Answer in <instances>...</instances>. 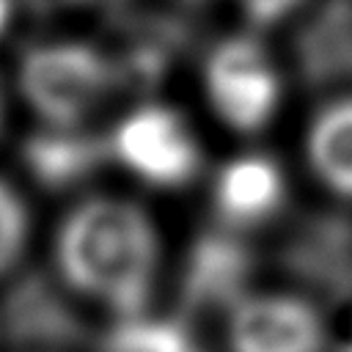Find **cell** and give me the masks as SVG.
I'll use <instances>...</instances> for the list:
<instances>
[{"mask_svg": "<svg viewBox=\"0 0 352 352\" xmlns=\"http://www.w3.org/2000/svg\"><path fill=\"white\" fill-rule=\"evenodd\" d=\"M58 267L69 286L118 316L143 314L157 270V234L146 212L118 198L82 201L58 231Z\"/></svg>", "mask_w": 352, "mask_h": 352, "instance_id": "cell-1", "label": "cell"}, {"mask_svg": "<svg viewBox=\"0 0 352 352\" xmlns=\"http://www.w3.org/2000/svg\"><path fill=\"white\" fill-rule=\"evenodd\" d=\"M118 82L116 60L80 41L38 44L19 63V88L50 126H77Z\"/></svg>", "mask_w": 352, "mask_h": 352, "instance_id": "cell-2", "label": "cell"}, {"mask_svg": "<svg viewBox=\"0 0 352 352\" xmlns=\"http://www.w3.org/2000/svg\"><path fill=\"white\" fill-rule=\"evenodd\" d=\"M206 88L217 116L239 132L261 129L278 107L280 80L264 47L250 36L217 44L206 60Z\"/></svg>", "mask_w": 352, "mask_h": 352, "instance_id": "cell-3", "label": "cell"}, {"mask_svg": "<svg viewBox=\"0 0 352 352\" xmlns=\"http://www.w3.org/2000/svg\"><path fill=\"white\" fill-rule=\"evenodd\" d=\"M113 157L157 187H182L201 168L198 143L187 121L162 104H143L110 135Z\"/></svg>", "mask_w": 352, "mask_h": 352, "instance_id": "cell-4", "label": "cell"}, {"mask_svg": "<svg viewBox=\"0 0 352 352\" xmlns=\"http://www.w3.org/2000/svg\"><path fill=\"white\" fill-rule=\"evenodd\" d=\"M256 256L236 228L220 226L204 231L184 261L182 272V316L192 319L195 314L220 311L228 314L248 297L245 289L253 278Z\"/></svg>", "mask_w": 352, "mask_h": 352, "instance_id": "cell-5", "label": "cell"}, {"mask_svg": "<svg viewBox=\"0 0 352 352\" xmlns=\"http://www.w3.org/2000/svg\"><path fill=\"white\" fill-rule=\"evenodd\" d=\"M0 333L19 349H74L85 344L88 330L60 286L33 270L19 275L0 302Z\"/></svg>", "mask_w": 352, "mask_h": 352, "instance_id": "cell-6", "label": "cell"}, {"mask_svg": "<svg viewBox=\"0 0 352 352\" xmlns=\"http://www.w3.org/2000/svg\"><path fill=\"white\" fill-rule=\"evenodd\" d=\"M280 264L316 297L352 300V217L344 212L305 217L283 242Z\"/></svg>", "mask_w": 352, "mask_h": 352, "instance_id": "cell-7", "label": "cell"}, {"mask_svg": "<svg viewBox=\"0 0 352 352\" xmlns=\"http://www.w3.org/2000/svg\"><path fill=\"white\" fill-rule=\"evenodd\" d=\"M319 311L297 297H245L228 314L231 352H324Z\"/></svg>", "mask_w": 352, "mask_h": 352, "instance_id": "cell-8", "label": "cell"}, {"mask_svg": "<svg viewBox=\"0 0 352 352\" xmlns=\"http://www.w3.org/2000/svg\"><path fill=\"white\" fill-rule=\"evenodd\" d=\"M113 157V140L77 126H50L30 135L22 146V162L47 190H66L94 176Z\"/></svg>", "mask_w": 352, "mask_h": 352, "instance_id": "cell-9", "label": "cell"}, {"mask_svg": "<svg viewBox=\"0 0 352 352\" xmlns=\"http://www.w3.org/2000/svg\"><path fill=\"white\" fill-rule=\"evenodd\" d=\"M283 204V173L264 154L231 160L214 184V206L223 226L248 228L272 217Z\"/></svg>", "mask_w": 352, "mask_h": 352, "instance_id": "cell-10", "label": "cell"}, {"mask_svg": "<svg viewBox=\"0 0 352 352\" xmlns=\"http://www.w3.org/2000/svg\"><path fill=\"white\" fill-rule=\"evenodd\" d=\"M300 77L314 88L352 85V6L333 3L297 36Z\"/></svg>", "mask_w": 352, "mask_h": 352, "instance_id": "cell-11", "label": "cell"}, {"mask_svg": "<svg viewBox=\"0 0 352 352\" xmlns=\"http://www.w3.org/2000/svg\"><path fill=\"white\" fill-rule=\"evenodd\" d=\"M308 157L330 190L352 198V99L333 102L316 116L308 135Z\"/></svg>", "mask_w": 352, "mask_h": 352, "instance_id": "cell-12", "label": "cell"}, {"mask_svg": "<svg viewBox=\"0 0 352 352\" xmlns=\"http://www.w3.org/2000/svg\"><path fill=\"white\" fill-rule=\"evenodd\" d=\"M96 352H204L190 319L176 316H118L96 341Z\"/></svg>", "mask_w": 352, "mask_h": 352, "instance_id": "cell-13", "label": "cell"}, {"mask_svg": "<svg viewBox=\"0 0 352 352\" xmlns=\"http://www.w3.org/2000/svg\"><path fill=\"white\" fill-rule=\"evenodd\" d=\"M28 236V214L19 195L0 182V272L14 267Z\"/></svg>", "mask_w": 352, "mask_h": 352, "instance_id": "cell-14", "label": "cell"}, {"mask_svg": "<svg viewBox=\"0 0 352 352\" xmlns=\"http://www.w3.org/2000/svg\"><path fill=\"white\" fill-rule=\"evenodd\" d=\"M242 6V11L258 22V25H272L278 19H283L289 11H294L302 0H236Z\"/></svg>", "mask_w": 352, "mask_h": 352, "instance_id": "cell-15", "label": "cell"}, {"mask_svg": "<svg viewBox=\"0 0 352 352\" xmlns=\"http://www.w3.org/2000/svg\"><path fill=\"white\" fill-rule=\"evenodd\" d=\"M11 14H14V0H0V36L11 22Z\"/></svg>", "mask_w": 352, "mask_h": 352, "instance_id": "cell-16", "label": "cell"}, {"mask_svg": "<svg viewBox=\"0 0 352 352\" xmlns=\"http://www.w3.org/2000/svg\"><path fill=\"white\" fill-rule=\"evenodd\" d=\"M341 352H352V341H346V344H344V349H341Z\"/></svg>", "mask_w": 352, "mask_h": 352, "instance_id": "cell-17", "label": "cell"}, {"mask_svg": "<svg viewBox=\"0 0 352 352\" xmlns=\"http://www.w3.org/2000/svg\"><path fill=\"white\" fill-rule=\"evenodd\" d=\"M0 124H3V94H0Z\"/></svg>", "mask_w": 352, "mask_h": 352, "instance_id": "cell-18", "label": "cell"}]
</instances>
